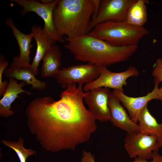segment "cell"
<instances>
[{
	"label": "cell",
	"mask_w": 162,
	"mask_h": 162,
	"mask_svg": "<svg viewBox=\"0 0 162 162\" xmlns=\"http://www.w3.org/2000/svg\"><path fill=\"white\" fill-rule=\"evenodd\" d=\"M64 38L67 43L64 47L74 55L76 60L106 67L127 60L138 45L113 46L88 34L72 38L64 36Z\"/></svg>",
	"instance_id": "obj_2"
},
{
	"label": "cell",
	"mask_w": 162,
	"mask_h": 162,
	"mask_svg": "<svg viewBox=\"0 0 162 162\" xmlns=\"http://www.w3.org/2000/svg\"><path fill=\"white\" fill-rule=\"evenodd\" d=\"M136 0H101L98 15L91 20L87 34L98 24L106 21H126L128 10Z\"/></svg>",
	"instance_id": "obj_9"
},
{
	"label": "cell",
	"mask_w": 162,
	"mask_h": 162,
	"mask_svg": "<svg viewBox=\"0 0 162 162\" xmlns=\"http://www.w3.org/2000/svg\"><path fill=\"white\" fill-rule=\"evenodd\" d=\"M149 33L144 27L134 26L126 21H106L97 25L87 34L112 45L124 46L138 44Z\"/></svg>",
	"instance_id": "obj_4"
},
{
	"label": "cell",
	"mask_w": 162,
	"mask_h": 162,
	"mask_svg": "<svg viewBox=\"0 0 162 162\" xmlns=\"http://www.w3.org/2000/svg\"><path fill=\"white\" fill-rule=\"evenodd\" d=\"M58 0H54L49 4L40 3L36 0H11L17 3L23 9L21 14L24 15L27 13L33 12L36 13L44 20V31L56 42L63 43L65 40L56 30L54 26L53 13L57 4Z\"/></svg>",
	"instance_id": "obj_5"
},
{
	"label": "cell",
	"mask_w": 162,
	"mask_h": 162,
	"mask_svg": "<svg viewBox=\"0 0 162 162\" xmlns=\"http://www.w3.org/2000/svg\"><path fill=\"white\" fill-rule=\"evenodd\" d=\"M1 142L14 150L20 162H26V159L29 156L36 153V152L31 148H25L24 146V140L21 137H19L16 141L13 142L3 140Z\"/></svg>",
	"instance_id": "obj_20"
},
{
	"label": "cell",
	"mask_w": 162,
	"mask_h": 162,
	"mask_svg": "<svg viewBox=\"0 0 162 162\" xmlns=\"http://www.w3.org/2000/svg\"><path fill=\"white\" fill-rule=\"evenodd\" d=\"M3 75L6 77L12 78L25 82L27 85H30L32 88L43 91L47 83L38 79L29 68H21L13 62L9 65V68L4 71Z\"/></svg>",
	"instance_id": "obj_16"
},
{
	"label": "cell",
	"mask_w": 162,
	"mask_h": 162,
	"mask_svg": "<svg viewBox=\"0 0 162 162\" xmlns=\"http://www.w3.org/2000/svg\"><path fill=\"white\" fill-rule=\"evenodd\" d=\"M99 66L87 63L62 68L55 77L57 83L64 88L70 84L89 83L99 76Z\"/></svg>",
	"instance_id": "obj_6"
},
{
	"label": "cell",
	"mask_w": 162,
	"mask_h": 162,
	"mask_svg": "<svg viewBox=\"0 0 162 162\" xmlns=\"http://www.w3.org/2000/svg\"><path fill=\"white\" fill-rule=\"evenodd\" d=\"M158 141L160 144V148H162V138H158Z\"/></svg>",
	"instance_id": "obj_28"
},
{
	"label": "cell",
	"mask_w": 162,
	"mask_h": 162,
	"mask_svg": "<svg viewBox=\"0 0 162 162\" xmlns=\"http://www.w3.org/2000/svg\"><path fill=\"white\" fill-rule=\"evenodd\" d=\"M157 94L158 96V99L162 101V82L160 88L158 89Z\"/></svg>",
	"instance_id": "obj_26"
},
{
	"label": "cell",
	"mask_w": 162,
	"mask_h": 162,
	"mask_svg": "<svg viewBox=\"0 0 162 162\" xmlns=\"http://www.w3.org/2000/svg\"><path fill=\"white\" fill-rule=\"evenodd\" d=\"M54 0H41V3L44 4H49L54 2Z\"/></svg>",
	"instance_id": "obj_27"
},
{
	"label": "cell",
	"mask_w": 162,
	"mask_h": 162,
	"mask_svg": "<svg viewBox=\"0 0 162 162\" xmlns=\"http://www.w3.org/2000/svg\"><path fill=\"white\" fill-rule=\"evenodd\" d=\"M31 33L37 44L35 55L30 69L36 76L38 73L39 63L51 46L56 42L48 35L40 26L33 25L31 27Z\"/></svg>",
	"instance_id": "obj_14"
},
{
	"label": "cell",
	"mask_w": 162,
	"mask_h": 162,
	"mask_svg": "<svg viewBox=\"0 0 162 162\" xmlns=\"http://www.w3.org/2000/svg\"><path fill=\"white\" fill-rule=\"evenodd\" d=\"M146 1L136 0L129 8L127 14L126 22L137 27H142L147 18Z\"/></svg>",
	"instance_id": "obj_19"
},
{
	"label": "cell",
	"mask_w": 162,
	"mask_h": 162,
	"mask_svg": "<svg viewBox=\"0 0 162 162\" xmlns=\"http://www.w3.org/2000/svg\"><path fill=\"white\" fill-rule=\"evenodd\" d=\"M83 84L68 85L55 101L45 96L33 99L25 110L31 133L46 150H74L97 129L96 119L85 107Z\"/></svg>",
	"instance_id": "obj_1"
},
{
	"label": "cell",
	"mask_w": 162,
	"mask_h": 162,
	"mask_svg": "<svg viewBox=\"0 0 162 162\" xmlns=\"http://www.w3.org/2000/svg\"><path fill=\"white\" fill-rule=\"evenodd\" d=\"M100 75L92 82L86 83L83 87V91L88 92L89 90L98 87H104L123 91V86L127 85V80L131 76H136L139 74L134 67L130 66L122 72H113L109 70L106 66H99Z\"/></svg>",
	"instance_id": "obj_8"
},
{
	"label": "cell",
	"mask_w": 162,
	"mask_h": 162,
	"mask_svg": "<svg viewBox=\"0 0 162 162\" xmlns=\"http://www.w3.org/2000/svg\"><path fill=\"white\" fill-rule=\"evenodd\" d=\"M152 75L154 77V82H162V58L157 59L153 66Z\"/></svg>",
	"instance_id": "obj_22"
},
{
	"label": "cell",
	"mask_w": 162,
	"mask_h": 162,
	"mask_svg": "<svg viewBox=\"0 0 162 162\" xmlns=\"http://www.w3.org/2000/svg\"><path fill=\"white\" fill-rule=\"evenodd\" d=\"M154 85L153 90L146 95L139 97H129L122 91L114 90L112 93L122 102L128 111L131 119L137 123L140 114L148 103L154 99H158V91L159 83L154 82Z\"/></svg>",
	"instance_id": "obj_12"
},
{
	"label": "cell",
	"mask_w": 162,
	"mask_h": 162,
	"mask_svg": "<svg viewBox=\"0 0 162 162\" xmlns=\"http://www.w3.org/2000/svg\"><path fill=\"white\" fill-rule=\"evenodd\" d=\"M138 124L140 133L148 135L155 136L162 138V122L158 123L145 106L139 115Z\"/></svg>",
	"instance_id": "obj_18"
},
{
	"label": "cell",
	"mask_w": 162,
	"mask_h": 162,
	"mask_svg": "<svg viewBox=\"0 0 162 162\" xmlns=\"http://www.w3.org/2000/svg\"><path fill=\"white\" fill-rule=\"evenodd\" d=\"M158 138L140 133H127L124 140V147L131 158L149 159L152 158L153 152L158 151L160 148Z\"/></svg>",
	"instance_id": "obj_7"
},
{
	"label": "cell",
	"mask_w": 162,
	"mask_h": 162,
	"mask_svg": "<svg viewBox=\"0 0 162 162\" xmlns=\"http://www.w3.org/2000/svg\"><path fill=\"white\" fill-rule=\"evenodd\" d=\"M81 162H95L94 157L89 152L83 150Z\"/></svg>",
	"instance_id": "obj_24"
},
{
	"label": "cell",
	"mask_w": 162,
	"mask_h": 162,
	"mask_svg": "<svg viewBox=\"0 0 162 162\" xmlns=\"http://www.w3.org/2000/svg\"><path fill=\"white\" fill-rule=\"evenodd\" d=\"M9 62L5 60L4 56H0V96L3 95L8 86L9 81H2V75L8 66Z\"/></svg>",
	"instance_id": "obj_21"
},
{
	"label": "cell",
	"mask_w": 162,
	"mask_h": 162,
	"mask_svg": "<svg viewBox=\"0 0 162 162\" xmlns=\"http://www.w3.org/2000/svg\"><path fill=\"white\" fill-rule=\"evenodd\" d=\"M152 160L148 161L147 160L142 159L139 158H134V161L128 162H162V156L160 155L158 151H154L152 154Z\"/></svg>",
	"instance_id": "obj_23"
},
{
	"label": "cell",
	"mask_w": 162,
	"mask_h": 162,
	"mask_svg": "<svg viewBox=\"0 0 162 162\" xmlns=\"http://www.w3.org/2000/svg\"><path fill=\"white\" fill-rule=\"evenodd\" d=\"M120 102L112 93L108 101L110 110L109 120L113 125L125 131L127 133H140L138 124L131 119Z\"/></svg>",
	"instance_id": "obj_11"
},
{
	"label": "cell",
	"mask_w": 162,
	"mask_h": 162,
	"mask_svg": "<svg viewBox=\"0 0 162 162\" xmlns=\"http://www.w3.org/2000/svg\"><path fill=\"white\" fill-rule=\"evenodd\" d=\"M84 99L88 111L96 120L102 122L109 120L110 110L108 106L109 98L112 92L110 89L98 87L86 92Z\"/></svg>",
	"instance_id": "obj_10"
},
{
	"label": "cell",
	"mask_w": 162,
	"mask_h": 162,
	"mask_svg": "<svg viewBox=\"0 0 162 162\" xmlns=\"http://www.w3.org/2000/svg\"><path fill=\"white\" fill-rule=\"evenodd\" d=\"M26 84L21 81L19 83L12 78H9L8 87L0 100V116L8 118L13 115L14 112L12 110L11 104L18 98V95L22 93H25L29 95L32 94L22 89Z\"/></svg>",
	"instance_id": "obj_15"
},
{
	"label": "cell",
	"mask_w": 162,
	"mask_h": 162,
	"mask_svg": "<svg viewBox=\"0 0 162 162\" xmlns=\"http://www.w3.org/2000/svg\"><path fill=\"white\" fill-rule=\"evenodd\" d=\"M94 3V9L93 14L92 17V20H94L97 16L99 10L100 4V0H93Z\"/></svg>",
	"instance_id": "obj_25"
},
{
	"label": "cell",
	"mask_w": 162,
	"mask_h": 162,
	"mask_svg": "<svg viewBox=\"0 0 162 162\" xmlns=\"http://www.w3.org/2000/svg\"><path fill=\"white\" fill-rule=\"evenodd\" d=\"M5 23L11 29L20 48V56L14 57L13 62L21 68H30L31 65L29 63L31 60L30 57L31 52V49L33 46L31 44L33 38L32 33L26 34L20 31L15 26L10 18L6 19Z\"/></svg>",
	"instance_id": "obj_13"
},
{
	"label": "cell",
	"mask_w": 162,
	"mask_h": 162,
	"mask_svg": "<svg viewBox=\"0 0 162 162\" xmlns=\"http://www.w3.org/2000/svg\"><path fill=\"white\" fill-rule=\"evenodd\" d=\"M94 6L93 0H58L53 13L56 30L70 38L87 34Z\"/></svg>",
	"instance_id": "obj_3"
},
{
	"label": "cell",
	"mask_w": 162,
	"mask_h": 162,
	"mask_svg": "<svg viewBox=\"0 0 162 162\" xmlns=\"http://www.w3.org/2000/svg\"><path fill=\"white\" fill-rule=\"evenodd\" d=\"M62 54L59 46L52 45L46 52L43 59L41 75L44 77H55L60 70Z\"/></svg>",
	"instance_id": "obj_17"
}]
</instances>
